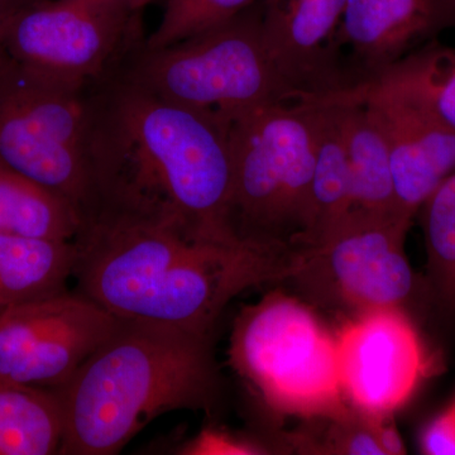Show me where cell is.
I'll list each match as a JSON object with an SVG mask.
<instances>
[{
	"label": "cell",
	"instance_id": "1",
	"mask_svg": "<svg viewBox=\"0 0 455 455\" xmlns=\"http://www.w3.org/2000/svg\"><path fill=\"white\" fill-rule=\"evenodd\" d=\"M109 74L89 92L92 220L114 215L197 241L245 242L232 221L229 119L158 97L127 73Z\"/></svg>",
	"mask_w": 455,
	"mask_h": 455
},
{
	"label": "cell",
	"instance_id": "2",
	"mask_svg": "<svg viewBox=\"0 0 455 455\" xmlns=\"http://www.w3.org/2000/svg\"><path fill=\"white\" fill-rule=\"evenodd\" d=\"M76 291L119 319L211 335L239 293L284 281L291 248L197 241L170 228L100 215L75 241Z\"/></svg>",
	"mask_w": 455,
	"mask_h": 455
},
{
	"label": "cell",
	"instance_id": "3",
	"mask_svg": "<svg viewBox=\"0 0 455 455\" xmlns=\"http://www.w3.org/2000/svg\"><path fill=\"white\" fill-rule=\"evenodd\" d=\"M211 343V335L178 326L119 319L76 372L53 388L64 415L60 454H118L158 416L211 411L220 392Z\"/></svg>",
	"mask_w": 455,
	"mask_h": 455
},
{
	"label": "cell",
	"instance_id": "4",
	"mask_svg": "<svg viewBox=\"0 0 455 455\" xmlns=\"http://www.w3.org/2000/svg\"><path fill=\"white\" fill-rule=\"evenodd\" d=\"M227 118L236 235L254 243L296 250L309 224L317 104H268Z\"/></svg>",
	"mask_w": 455,
	"mask_h": 455
},
{
	"label": "cell",
	"instance_id": "5",
	"mask_svg": "<svg viewBox=\"0 0 455 455\" xmlns=\"http://www.w3.org/2000/svg\"><path fill=\"white\" fill-rule=\"evenodd\" d=\"M125 73L158 97L224 116L268 104L309 101L266 46L260 0L187 40L143 49Z\"/></svg>",
	"mask_w": 455,
	"mask_h": 455
},
{
	"label": "cell",
	"instance_id": "6",
	"mask_svg": "<svg viewBox=\"0 0 455 455\" xmlns=\"http://www.w3.org/2000/svg\"><path fill=\"white\" fill-rule=\"evenodd\" d=\"M229 359L254 394L274 410L334 416L346 410L337 338L313 311L280 292L236 317Z\"/></svg>",
	"mask_w": 455,
	"mask_h": 455
},
{
	"label": "cell",
	"instance_id": "7",
	"mask_svg": "<svg viewBox=\"0 0 455 455\" xmlns=\"http://www.w3.org/2000/svg\"><path fill=\"white\" fill-rule=\"evenodd\" d=\"M89 92L28 73L0 53V161L65 197L84 223L98 209Z\"/></svg>",
	"mask_w": 455,
	"mask_h": 455
},
{
	"label": "cell",
	"instance_id": "8",
	"mask_svg": "<svg viewBox=\"0 0 455 455\" xmlns=\"http://www.w3.org/2000/svg\"><path fill=\"white\" fill-rule=\"evenodd\" d=\"M411 223L397 215L352 212L324 241L296 250L286 281L317 304L355 315L405 310L419 298L427 302L424 280L416 276L405 252Z\"/></svg>",
	"mask_w": 455,
	"mask_h": 455
},
{
	"label": "cell",
	"instance_id": "9",
	"mask_svg": "<svg viewBox=\"0 0 455 455\" xmlns=\"http://www.w3.org/2000/svg\"><path fill=\"white\" fill-rule=\"evenodd\" d=\"M133 17L77 0L23 3L0 20V53L28 73L85 88L110 73Z\"/></svg>",
	"mask_w": 455,
	"mask_h": 455
},
{
	"label": "cell",
	"instance_id": "10",
	"mask_svg": "<svg viewBox=\"0 0 455 455\" xmlns=\"http://www.w3.org/2000/svg\"><path fill=\"white\" fill-rule=\"evenodd\" d=\"M119 319L82 293H52L0 310V379L56 388L113 333Z\"/></svg>",
	"mask_w": 455,
	"mask_h": 455
},
{
	"label": "cell",
	"instance_id": "11",
	"mask_svg": "<svg viewBox=\"0 0 455 455\" xmlns=\"http://www.w3.org/2000/svg\"><path fill=\"white\" fill-rule=\"evenodd\" d=\"M341 394L353 409L388 418L423 381L427 358L405 310L359 314L337 337Z\"/></svg>",
	"mask_w": 455,
	"mask_h": 455
},
{
	"label": "cell",
	"instance_id": "12",
	"mask_svg": "<svg viewBox=\"0 0 455 455\" xmlns=\"http://www.w3.org/2000/svg\"><path fill=\"white\" fill-rule=\"evenodd\" d=\"M328 99L363 104L379 125L390 151L398 214L412 221L430 194L455 172V130L390 89L357 83Z\"/></svg>",
	"mask_w": 455,
	"mask_h": 455
},
{
	"label": "cell",
	"instance_id": "13",
	"mask_svg": "<svg viewBox=\"0 0 455 455\" xmlns=\"http://www.w3.org/2000/svg\"><path fill=\"white\" fill-rule=\"evenodd\" d=\"M260 4L269 53L309 101L353 86L335 47L347 0H260Z\"/></svg>",
	"mask_w": 455,
	"mask_h": 455
},
{
	"label": "cell",
	"instance_id": "14",
	"mask_svg": "<svg viewBox=\"0 0 455 455\" xmlns=\"http://www.w3.org/2000/svg\"><path fill=\"white\" fill-rule=\"evenodd\" d=\"M453 27L455 0H347L335 47L350 51L359 83Z\"/></svg>",
	"mask_w": 455,
	"mask_h": 455
},
{
	"label": "cell",
	"instance_id": "15",
	"mask_svg": "<svg viewBox=\"0 0 455 455\" xmlns=\"http://www.w3.org/2000/svg\"><path fill=\"white\" fill-rule=\"evenodd\" d=\"M317 104L315 167L311 184L310 218L296 250L324 241L353 211L352 178L341 132L339 106Z\"/></svg>",
	"mask_w": 455,
	"mask_h": 455
},
{
	"label": "cell",
	"instance_id": "16",
	"mask_svg": "<svg viewBox=\"0 0 455 455\" xmlns=\"http://www.w3.org/2000/svg\"><path fill=\"white\" fill-rule=\"evenodd\" d=\"M323 100L334 101L339 106L341 132L352 178V212L401 217L395 196L390 151L379 125L358 101Z\"/></svg>",
	"mask_w": 455,
	"mask_h": 455
},
{
	"label": "cell",
	"instance_id": "17",
	"mask_svg": "<svg viewBox=\"0 0 455 455\" xmlns=\"http://www.w3.org/2000/svg\"><path fill=\"white\" fill-rule=\"evenodd\" d=\"M75 262V242L0 233V310L64 291Z\"/></svg>",
	"mask_w": 455,
	"mask_h": 455
},
{
	"label": "cell",
	"instance_id": "18",
	"mask_svg": "<svg viewBox=\"0 0 455 455\" xmlns=\"http://www.w3.org/2000/svg\"><path fill=\"white\" fill-rule=\"evenodd\" d=\"M84 224L68 200L0 161V233L75 242Z\"/></svg>",
	"mask_w": 455,
	"mask_h": 455
},
{
	"label": "cell",
	"instance_id": "19",
	"mask_svg": "<svg viewBox=\"0 0 455 455\" xmlns=\"http://www.w3.org/2000/svg\"><path fill=\"white\" fill-rule=\"evenodd\" d=\"M61 403L53 388L0 379V455L60 454Z\"/></svg>",
	"mask_w": 455,
	"mask_h": 455
},
{
	"label": "cell",
	"instance_id": "20",
	"mask_svg": "<svg viewBox=\"0 0 455 455\" xmlns=\"http://www.w3.org/2000/svg\"><path fill=\"white\" fill-rule=\"evenodd\" d=\"M361 83L401 92L455 130V47L427 42Z\"/></svg>",
	"mask_w": 455,
	"mask_h": 455
},
{
	"label": "cell",
	"instance_id": "21",
	"mask_svg": "<svg viewBox=\"0 0 455 455\" xmlns=\"http://www.w3.org/2000/svg\"><path fill=\"white\" fill-rule=\"evenodd\" d=\"M427 251V302L445 325H455V172L419 209Z\"/></svg>",
	"mask_w": 455,
	"mask_h": 455
},
{
	"label": "cell",
	"instance_id": "22",
	"mask_svg": "<svg viewBox=\"0 0 455 455\" xmlns=\"http://www.w3.org/2000/svg\"><path fill=\"white\" fill-rule=\"evenodd\" d=\"M259 0H169L146 50H157L220 26L256 4Z\"/></svg>",
	"mask_w": 455,
	"mask_h": 455
},
{
	"label": "cell",
	"instance_id": "23",
	"mask_svg": "<svg viewBox=\"0 0 455 455\" xmlns=\"http://www.w3.org/2000/svg\"><path fill=\"white\" fill-rule=\"evenodd\" d=\"M263 448L256 443L233 435L221 429H203L193 439L179 448L182 455H251L262 454Z\"/></svg>",
	"mask_w": 455,
	"mask_h": 455
},
{
	"label": "cell",
	"instance_id": "24",
	"mask_svg": "<svg viewBox=\"0 0 455 455\" xmlns=\"http://www.w3.org/2000/svg\"><path fill=\"white\" fill-rule=\"evenodd\" d=\"M420 445L424 454L455 455V412L451 407L427 425Z\"/></svg>",
	"mask_w": 455,
	"mask_h": 455
},
{
	"label": "cell",
	"instance_id": "25",
	"mask_svg": "<svg viewBox=\"0 0 455 455\" xmlns=\"http://www.w3.org/2000/svg\"><path fill=\"white\" fill-rule=\"evenodd\" d=\"M386 418H373L374 431L385 455L406 453L403 439L394 425L386 423Z\"/></svg>",
	"mask_w": 455,
	"mask_h": 455
},
{
	"label": "cell",
	"instance_id": "26",
	"mask_svg": "<svg viewBox=\"0 0 455 455\" xmlns=\"http://www.w3.org/2000/svg\"><path fill=\"white\" fill-rule=\"evenodd\" d=\"M77 2L86 3L92 7L113 12V13L125 14V16H134L140 12L136 0H77Z\"/></svg>",
	"mask_w": 455,
	"mask_h": 455
},
{
	"label": "cell",
	"instance_id": "27",
	"mask_svg": "<svg viewBox=\"0 0 455 455\" xmlns=\"http://www.w3.org/2000/svg\"><path fill=\"white\" fill-rule=\"evenodd\" d=\"M17 4H9L8 0H0V20H3L9 12L12 11Z\"/></svg>",
	"mask_w": 455,
	"mask_h": 455
},
{
	"label": "cell",
	"instance_id": "28",
	"mask_svg": "<svg viewBox=\"0 0 455 455\" xmlns=\"http://www.w3.org/2000/svg\"><path fill=\"white\" fill-rule=\"evenodd\" d=\"M149 2H152V0H136L137 8H139V11H142Z\"/></svg>",
	"mask_w": 455,
	"mask_h": 455
},
{
	"label": "cell",
	"instance_id": "29",
	"mask_svg": "<svg viewBox=\"0 0 455 455\" xmlns=\"http://www.w3.org/2000/svg\"><path fill=\"white\" fill-rule=\"evenodd\" d=\"M451 407V410H453V411L455 412V403Z\"/></svg>",
	"mask_w": 455,
	"mask_h": 455
}]
</instances>
